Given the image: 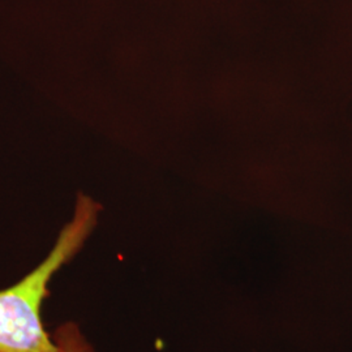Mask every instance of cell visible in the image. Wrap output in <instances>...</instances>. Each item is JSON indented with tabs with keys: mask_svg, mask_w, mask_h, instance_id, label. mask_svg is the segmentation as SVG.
<instances>
[{
	"mask_svg": "<svg viewBox=\"0 0 352 352\" xmlns=\"http://www.w3.org/2000/svg\"><path fill=\"white\" fill-rule=\"evenodd\" d=\"M51 336L55 344L54 352H94L75 322H65Z\"/></svg>",
	"mask_w": 352,
	"mask_h": 352,
	"instance_id": "2",
	"label": "cell"
},
{
	"mask_svg": "<svg viewBox=\"0 0 352 352\" xmlns=\"http://www.w3.org/2000/svg\"><path fill=\"white\" fill-rule=\"evenodd\" d=\"M101 205L78 193L71 221L64 225L46 258L8 289H0V352H54L42 320L51 279L84 247L97 226Z\"/></svg>",
	"mask_w": 352,
	"mask_h": 352,
	"instance_id": "1",
	"label": "cell"
}]
</instances>
